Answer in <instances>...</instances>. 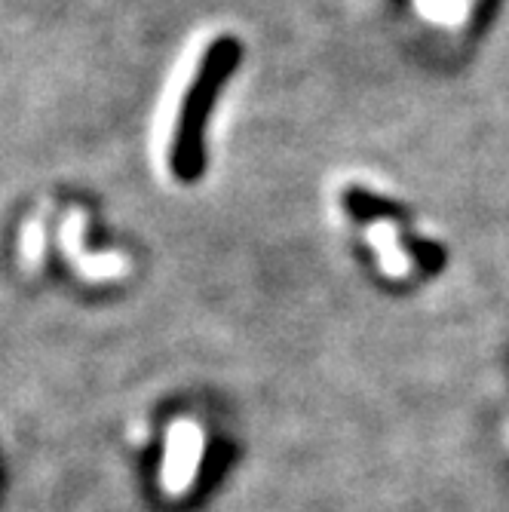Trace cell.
I'll use <instances>...</instances> for the list:
<instances>
[{"instance_id": "3", "label": "cell", "mask_w": 509, "mask_h": 512, "mask_svg": "<svg viewBox=\"0 0 509 512\" xmlns=\"http://www.w3.org/2000/svg\"><path fill=\"white\" fill-rule=\"evenodd\" d=\"M368 243H372L375 255H378V267L387 273V276H405L411 270V261L408 255L399 249L396 243V230L390 221H381V224H372L368 227Z\"/></svg>"}, {"instance_id": "1", "label": "cell", "mask_w": 509, "mask_h": 512, "mask_svg": "<svg viewBox=\"0 0 509 512\" xmlns=\"http://www.w3.org/2000/svg\"><path fill=\"white\" fill-rule=\"evenodd\" d=\"M234 62H237V43L221 40L218 46H212V53H206L191 83V92L178 114V129L172 142V172L178 178H197L203 169V123L215 102L218 86L234 71Z\"/></svg>"}, {"instance_id": "2", "label": "cell", "mask_w": 509, "mask_h": 512, "mask_svg": "<svg viewBox=\"0 0 509 512\" xmlns=\"http://www.w3.org/2000/svg\"><path fill=\"white\" fill-rule=\"evenodd\" d=\"M206 451V433L197 421H172L166 430V451L160 463V491L169 500L184 497L200 473Z\"/></svg>"}]
</instances>
